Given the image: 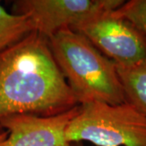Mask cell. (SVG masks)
Instances as JSON below:
<instances>
[{"mask_svg": "<svg viewBox=\"0 0 146 146\" xmlns=\"http://www.w3.org/2000/svg\"><path fill=\"white\" fill-rule=\"evenodd\" d=\"M48 41L58 67L79 104L125 102L117 65L85 36L71 29H65Z\"/></svg>", "mask_w": 146, "mask_h": 146, "instance_id": "2", "label": "cell"}, {"mask_svg": "<svg viewBox=\"0 0 146 146\" xmlns=\"http://www.w3.org/2000/svg\"><path fill=\"white\" fill-rule=\"evenodd\" d=\"M79 105L46 36L33 32L0 55V120L54 116Z\"/></svg>", "mask_w": 146, "mask_h": 146, "instance_id": "1", "label": "cell"}, {"mask_svg": "<svg viewBox=\"0 0 146 146\" xmlns=\"http://www.w3.org/2000/svg\"><path fill=\"white\" fill-rule=\"evenodd\" d=\"M123 0H20L13 13L25 16L34 32L50 38L58 31L76 27L117 10Z\"/></svg>", "mask_w": 146, "mask_h": 146, "instance_id": "4", "label": "cell"}, {"mask_svg": "<svg viewBox=\"0 0 146 146\" xmlns=\"http://www.w3.org/2000/svg\"><path fill=\"white\" fill-rule=\"evenodd\" d=\"M84 36L117 67L146 61V36L131 22L106 13L72 29Z\"/></svg>", "mask_w": 146, "mask_h": 146, "instance_id": "5", "label": "cell"}, {"mask_svg": "<svg viewBox=\"0 0 146 146\" xmlns=\"http://www.w3.org/2000/svg\"><path fill=\"white\" fill-rule=\"evenodd\" d=\"M7 136H8V133H7V131L3 132L2 134H0V146H5L6 141H7Z\"/></svg>", "mask_w": 146, "mask_h": 146, "instance_id": "10", "label": "cell"}, {"mask_svg": "<svg viewBox=\"0 0 146 146\" xmlns=\"http://www.w3.org/2000/svg\"><path fill=\"white\" fill-rule=\"evenodd\" d=\"M73 146H76V145H73Z\"/></svg>", "mask_w": 146, "mask_h": 146, "instance_id": "12", "label": "cell"}, {"mask_svg": "<svg viewBox=\"0 0 146 146\" xmlns=\"http://www.w3.org/2000/svg\"><path fill=\"white\" fill-rule=\"evenodd\" d=\"M79 106L54 116L15 115L1 119L0 125L8 133L5 146H73L66 140L65 131Z\"/></svg>", "mask_w": 146, "mask_h": 146, "instance_id": "6", "label": "cell"}, {"mask_svg": "<svg viewBox=\"0 0 146 146\" xmlns=\"http://www.w3.org/2000/svg\"><path fill=\"white\" fill-rule=\"evenodd\" d=\"M117 69L126 102L146 116V61Z\"/></svg>", "mask_w": 146, "mask_h": 146, "instance_id": "7", "label": "cell"}, {"mask_svg": "<svg viewBox=\"0 0 146 146\" xmlns=\"http://www.w3.org/2000/svg\"><path fill=\"white\" fill-rule=\"evenodd\" d=\"M33 32L26 16L10 13L0 4V55Z\"/></svg>", "mask_w": 146, "mask_h": 146, "instance_id": "8", "label": "cell"}, {"mask_svg": "<svg viewBox=\"0 0 146 146\" xmlns=\"http://www.w3.org/2000/svg\"><path fill=\"white\" fill-rule=\"evenodd\" d=\"M5 131H6L5 129H4V128H3V127H2V126L0 125V134H2L3 132H4Z\"/></svg>", "mask_w": 146, "mask_h": 146, "instance_id": "11", "label": "cell"}, {"mask_svg": "<svg viewBox=\"0 0 146 146\" xmlns=\"http://www.w3.org/2000/svg\"><path fill=\"white\" fill-rule=\"evenodd\" d=\"M69 144L96 146H146V116L128 102H93L79 106L65 131Z\"/></svg>", "mask_w": 146, "mask_h": 146, "instance_id": "3", "label": "cell"}, {"mask_svg": "<svg viewBox=\"0 0 146 146\" xmlns=\"http://www.w3.org/2000/svg\"><path fill=\"white\" fill-rule=\"evenodd\" d=\"M114 14L131 22L146 36V0L125 1Z\"/></svg>", "mask_w": 146, "mask_h": 146, "instance_id": "9", "label": "cell"}]
</instances>
